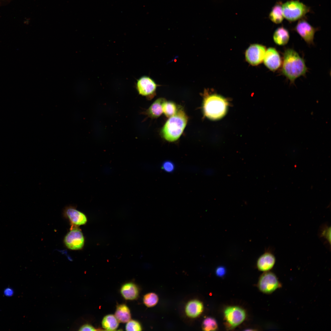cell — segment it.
<instances>
[{
    "label": "cell",
    "instance_id": "12",
    "mask_svg": "<svg viewBox=\"0 0 331 331\" xmlns=\"http://www.w3.org/2000/svg\"><path fill=\"white\" fill-rule=\"evenodd\" d=\"M64 212V214L73 226H77L83 225L87 222V219L86 215L73 206H69L66 207Z\"/></svg>",
    "mask_w": 331,
    "mask_h": 331
},
{
    "label": "cell",
    "instance_id": "20",
    "mask_svg": "<svg viewBox=\"0 0 331 331\" xmlns=\"http://www.w3.org/2000/svg\"><path fill=\"white\" fill-rule=\"evenodd\" d=\"M119 321L114 315L108 314L105 316L101 322L102 326L105 330L108 331L116 330L119 325Z\"/></svg>",
    "mask_w": 331,
    "mask_h": 331
},
{
    "label": "cell",
    "instance_id": "11",
    "mask_svg": "<svg viewBox=\"0 0 331 331\" xmlns=\"http://www.w3.org/2000/svg\"><path fill=\"white\" fill-rule=\"evenodd\" d=\"M266 67L271 71L275 72L281 66V57L276 48H268L266 50L263 60Z\"/></svg>",
    "mask_w": 331,
    "mask_h": 331
},
{
    "label": "cell",
    "instance_id": "5",
    "mask_svg": "<svg viewBox=\"0 0 331 331\" xmlns=\"http://www.w3.org/2000/svg\"><path fill=\"white\" fill-rule=\"evenodd\" d=\"M282 286L276 275L273 272H266L261 276L258 283L259 289L266 294L272 293Z\"/></svg>",
    "mask_w": 331,
    "mask_h": 331
},
{
    "label": "cell",
    "instance_id": "6",
    "mask_svg": "<svg viewBox=\"0 0 331 331\" xmlns=\"http://www.w3.org/2000/svg\"><path fill=\"white\" fill-rule=\"evenodd\" d=\"M158 86L150 77L144 76L137 80L136 88L139 95L150 99L155 95Z\"/></svg>",
    "mask_w": 331,
    "mask_h": 331
},
{
    "label": "cell",
    "instance_id": "22",
    "mask_svg": "<svg viewBox=\"0 0 331 331\" xmlns=\"http://www.w3.org/2000/svg\"><path fill=\"white\" fill-rule=\"evenodd\" d=\"M158 301L157 295L154 293L150 292L145 295L143 298L144 304L147 307H150L157 304Z\"/></svg>",
    "mask_w": 331,
    "mask_h": 331
},
{
    "label": "cell",
    "instance_id": "19",
    "mask_svg": "<svg viewBox=\"0 0 331 331\" xmlns=\"http://www.w3.org/2000/svg\"><path fill=\"white\" fill-rule=\"evenodd\" d=\"M281 2L276 3L272 7L268 16L269 19L276 24L281 23L284 18Z\"/></svg>",
    "mask_w": 331,
    "mask_h": 331
},
{
    "label": "cell",
    "instance_id": "8",
    "mask_svg": "<svg viewBox=\"0 0 331 331\" xmlns=\"http://www.w3.org/2000/svg\"><path fill=\"white\" fill-rule=\"evenodd\" d=\"M318 29L302 18L299 20L294 29V30L309 45H314V34Z\"/></svg>",
    "mask_w": 331,
    "mask_h": 331
},
{
    "label": "cell",
    "instance_id": "10",
    "mask_svg": "<svg viewBox=\"0 0 331 331\" xmlns=\"http://www.w3.org/2000/svg\"><path fill=\"white\" fill-rule=\"evenodd\" d=\"M266 51L265 47L263 45L252 44L246 51V59L250 64L257 65L261 63L263 60Z\"/></svg>",
    "mask_w": 331,
    "mask_h": 331
},
{
    "label": "cell",
    "instance_id": "4",
    "mask_svg": "<svg viewBox=\"0 0 331 331\" xmlns=\"http://www.w3.org/2000/svg\"><path fill=\"white\" fill-rule=\"evenodd\" d=\"M284 17L292 22L302 18L310 10V8L298 0L288 1L282 5Z\"/></svg>",
    "mask_w": 331,
    "mask_h": 331
},
{
    "label": "cell",
    "instance_id": "26",
    "mask_svg": "<svg viewBox=\"0 0 331 331\" xmlns=\"http://www.w3.org/2000/svg\"><path fill=\"white\" fill-rule=\"evenodd\" d=\"M96 329L92 325L89 324H85L82 325L79 331H95Z\"/></svg>",
    "mask_w": 331,
    "mask_h": 331
},
{
    "label": "cell",
    "instance_id": "9",
    "mask_svg": "<svg viewBox=\"0 0 331 331\" xmlns=\"http://www.w3.org/2000/svg\"><path fill=\"white\" fill-rule=\"evenodd\" d=\"M224 315L226 321L232 327H235L241 324L246 317L245 310L237 306L227 307L224 311Z\"/></svg>",
    "mask_w": 331,
    "mask_h": 331
},
{
    "label": "cell",
    "instance_id": "15",
    "mask_svg": "<svg viewBox=\"0 0 331 331\" xmlns=\"http://www.w3.org/2000/svg\"><path fill=\"white\" fill-rule=\"evenodd\" d=\"M122 296L126 300H133L136 299L139 295V290L137 286L132 282L123 284L120 290Z\"/></svg>",
    "mask_w": 331,
    "mask_h": 331
},
{
    "label": "cell",
    "instance_id": "16",
    "mask_svg": "<svg viewBox=\"0 0 331 331\" xmlns=\"http://www.w3.org/2000/svg\"><path fill=\"white\" fill-rule=\"evenodd\" d=\"M166 101L163 98L158 99L144 112V114L151 118H155L159 117L163 113V105Z\"/></svg>",
    "mask_w": 331,
    "mask_h": 331
},
{
    "label": "cell",
    "instance_id": "14",
    "mask_svg": "<svg viewBox=\"0 0 331 331\" xmlns=\"http://www.w3.org/2000/svg\"><path fill=\"white\" fill-rule=\"evenodd\" d=\"M204 309L203 303L196 299L188 302L185 307V312L189 317L194 318L199 316L202 312Z\"/></svg>",
    "mask_w": 331,
    "mask_h": 331
},
{
    "label": "cell",
    "instance_id": "21",
    "mask_svg": "<svg viewBox=\"0 0 331 331\" xmlns=\"http://www.w3.org/2000/svg\"><path fill=\"white\" fill-rule=\"evenodd\" d=\"M163 112L167 117L172 116L177 112V108L175 104L172 101H166L163 105Z\"/></svg>",
    "mask_w": 331,
    "mask_h": 331
},
{
    "label": "cell",
    "instance_id": "24",
    "mask_svg": "<svg viewBox=\"0 0 331 331\" xmlns=\"http://www.w3.org/2000/svg\"><path fill=\"white\" fill-rule=\"evenodd\" d=\"M125 329L126 331H141L142 327L138 321L130 320L127 322L125 326Z\"/></svg>",
    "mask_w": 331,
    "mask_h": 331
},
{
    "label": "cell",
    "instance_id": "27",
    "mask_svg": "<svg viewBox=\"0 0 331 331\" xmlns=\"http://www.w3.org/2000/svg\"><path fill=\"white\" fill-rule=\"evenodd\" d=\"M3 294L5 296L10 297L12 296L14 293L13 290L10 287L5 288L3 291Z\"/></svg>",
    "mask_w": 331,
    "mask_h": 331
},
{
    "label": "cell",
    "instance_id": "13",
    "mask_svg": "<svg viewBox=\"0 0 331 331\" xmlns=\"http://www.w3.org/2000/svg\"><path fill=\"white\" fill-rule=\"evenodd\" d=\"M276 261L274 255L270 252L267 251L258 258L257 264V268L261 271H268L273 267Z\"/></svg>",
    "mask_w": 331,
    "mask_h": 331
},
{
    "label": "cell",
    "instance_id": "23",
    "mask_svg": "<svg viewBox=\"0 0 331 331\" xmlns=\"http://www.w3.org/2000/svg\"><path fill=\"white\" fill-rule=\"evenodd\" d=\"M217 327L216 321L215 319L211 317H208L205 319L202 325V328L204 331H215L217 329Z\"/></svg>",
    "mask_w": 331,
    "mask_h": 331
},
{
    "label": "cell",
    "instance_id": "7",
    "mask_svg": "<svg viewBox=\"0 0 331 331\" xmlns=\"http://www.w3.org/2000/svg\"><path fill=\"white\" fill-rule=\"evenodd\" d=\"M84 238L81 230L76 226L72 228L65 236L64 243L72 250L81 249L84 244Z\"/></svg>",
    "mask_w": 331,
    "mask_h": 331
},
{
    "label": "cell",
    "instance_id": "25",
    "mask_svg": "<svg viewBox=\"0 0 331 331\" xmlns=\"http://www.w3.org/2000/svg\"><path fill=\"white\" fill-rule=\"evenodd\" d=\"M162 169L166 172H171L174 170L175 166L172 162L166 161L162 163Z\"/></svg>",
    "mask_w": 331,
    "mask_h": 331
},
{
    "label": "cell",
    "instance_id": "1",
    "mask_svg": "<svg viewBox=\"0 0 331 331\" xmlns=\"http://www.w3.org/2000/svg\"><path fill=\"white\" fill-rule=\"evenodd\" d=\"M281 66V74L291 84H294L295 80L299 77L305 76L308 70L303 59L291 48L285 50Z\"/></svg>",
    "mask_w": 331,
    "mask_h": 331
},
{
    "label": "cell",
    "instance_id": "2",
    "mask_svg": "<svg viewBox=\"0 0 331 331\" xmlns=\"http://www.w3.org/2000/svg\"><path fill=\"white\" fill-rule=\"evenodd\" d=\"M188 116L182 109H178L166 122L161 131L162 137L167 141L177 140L182 133L188 120Z\"/></svg>",
    "mask_w": 331,
    "mask_h": 331
},
{
    "label": "cell",
    "instance_id": "18",
    "mask_svg": "<svg viewBox=\"0 0 331 331\" xmlns=\"http://www.w3.org/2000/svg\"><path fill=\"white\" fill-rule=\"evenodd\" d=\"M114 315L119 322L121 323L127 322L131 318L129 309L126 305L124 304L117 306Z\"/></svg>",
    "mask_w": 331,
    "mask_h": 331
},
{
    "label": "cell",
    "instance_id": "3",
    "mask_svg": "<svg viewBox=\"0 0 331 331\" xmlns=\"http://www.w3.org/2000/svg\"><path fill=\"white\" fill-rule=\"evenodd\" d=\"M227 103L226 101L220 96L216 95L207 96L203 103L204 115L212 119H219L225 114Z\"/></svg>",
    "mask_w": 331,
    "mask_h": 331
},
{
    "label": "cell",
    "instance_id": "28",
    "mask_svg": "<svg viewBox=\"0 0 331 331\" xmlns=\"http://www.w3.org/2000/svg\"><path fill=\"white\" fill-rule=\"evenodd\" d=\"M226 270L224 268L220 267L218 268L216 271L217 275L219 277L223 276L225 274Z\"/></svg>",
    "mask_w": 331,
    "mask_h": 331
},
{
    "label": "cell",
    "instance_id": "17",
    "mask_svg": "<svg viewBox=\"0 0 331 331\" xmlns=\"http://www.w3.org/2000/svg\"><path fill=\"white\" fill-rule=\"evenodd\" d=\"M273 37L276 44L283 46L286 45L288 42L290 35L288 30L282 26L278 28L275 30Z\"/></svg>",
    "mask_w": 331,
    "mask_h": 331
}]
</instances>
